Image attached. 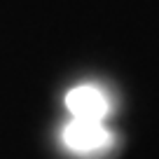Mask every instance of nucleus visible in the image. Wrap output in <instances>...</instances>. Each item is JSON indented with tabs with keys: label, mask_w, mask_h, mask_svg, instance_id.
<instances>
[{
	"label": "nucleus",
	"mask_w": 159,
	"mask_h": 159,
	"mask_svg": "<svg viewBox=\"0 0 159 159\" xmlns=\"http://www.w3.org/2000/svg\"><path fill=\"white\" fill-rule=\"evenodd\" d=\"M63 145L73 154L80 157H94L101 154L112 145V134L105 126V122H82L70 119L63 129Z\"/></svg>",
	"instance_id": "nucleus-1"
},
{
	"label": "nucleus",
	"mask_w": 159,
	"mask_h": 159,
	"mask_svg": "<svg viewBox=\"0 0 159 159\" xmlns=\"http://www.w3.org/2000/svg\"><path fill=\"white\" fill-rule=\"evenodd\" d=\"M66 108L73 119L82 122H105L110 115V98L103 89L94 84H80L68 91L66 96Z\"/></svg>",
	"instance_id": "nucleus-2"
}]
</instances>
